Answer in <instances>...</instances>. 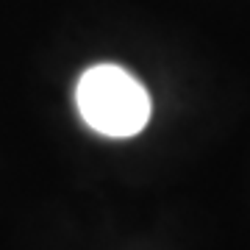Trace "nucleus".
<instances>
[{"mask_svg": "<svg viewBox=\"0 0 250 250\" xmlns=\"http://www.w3.org/2000/svg\"><path fill=\"white\" fill-rule=\"evenodd\" d=\"M75 106L92 131L108 139H128L150 120V95L145 83L117 64H95L81 72Z\"/></svg>", "mask_w": 250, "mask_h": 250, "instance_id": "f257e3e1", "label": "nucleus"}]
</instances>
